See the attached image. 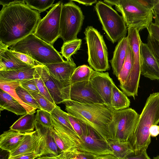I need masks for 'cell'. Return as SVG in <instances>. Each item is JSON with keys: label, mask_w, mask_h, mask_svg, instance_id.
Here are the masks:
<instances>
[{"label": "cell", "mask_w": 159, "mask_h": 159, "mask_svg": "<svg viewBox=\"0 0 159 159\" xmlns=\"http://www.w3.org/2000/svg\"><path fill=\"white\" fill-rule=\"evenodd\" d=\"M59 1L52 7L39 21L34 33L46 43L53 45L60 37V23L62 6Z\"/></svg>", "instance_id": "cell-11"}, {"label": "cell", "mask_w": 159, "mask_h": 159, "mask_svg": "<svg viewBox=\"0 0 159 159\" xmlns=\"http://www.w3.org/2000/svg\"><path fill=\"white\" fill-rule=\"evenodd\" d=\"M35 130L25 134L22 141L14 150L10 152L9 159L29 152H35L46 155V144L44 137L35 125Z\"/></svg>", "instance_id": "cell-15"}, {"label": "cell", "mask_w": 159, "mask_h": 159, "mask_svg": "<svg viewBox=\"0 0 159 159\" xmlns=\"http://www.w3.org/2000/svg\"><path fill=\"white\" fill-rule=\"evenodd\" d=\"M84 18L81 8L72 0L63 4L60 19V38L64 43L77 38Z\"/></svg>", "instance_id": "cell-9"}, {"label": "cell", "mask_w": 159, "mask_h": 159, "mask_svg": "<svg viewBox=\"0 0 159 159\" xmlns=\"http://www.w3.org/2000/svg\"><path fill=\"white\" fill-rule=\"evenodd\" d=\"M10 49L26 54L40 64L45 65L65 61L53 45L41 39L34 33L13 44Z\"/></svg>", "instance_id": "cell-4"}, {"label": "cell", "mask_w": 159, "mask_h": 159, "mask_svg": "<svg viewBox=\"0 0 159 159\" xmlns=\"http://www.w3.org/2000/svg\"><path fill=\"white\" fill-rule=\"evenodd\" d=\"M104 2L115 6L120 12L127 27H134L139 31L147 29L152 22V11L142 6L137 0H105Z\"/></svg>", "instance_id": "cell-5"}, {"label": "cell", "mask_w": 159, "mask_h": 159, "mask_svg": "<svg viewBox=\"0 0 159 159\" xmlns=\"http://www.w3.org/2000/svg\"><path fill=\"white\" fill-rule=\"evenodd\" d=\"M34 79L39 93L52 103L56 105L55 104L44 83L37 73L36 70L34 75Z\"/></svg>", "instance_id": "cell-40"}, {"label": "cell", "mask_w": 159, "mask_h": 159, "mask_svg": "<svg viewBox=\"0 0 159 159\" xmlns=\"http://www.w3.org/2000/svg\"><path fill=\"white\" fill-rule=\"evenodd\" d=\"M87 46L88 61L95 71L102 72L109 70L107 48L103 36L92 26L84 32Z\"/></svg>", "instance_id": "cell-7"}, {"label": "cell", "mask_w": 159, "mask_h": 159, "mask_svg": "<svg viewBox=\"0 0 159 159\" xmlns=\"http://www.w3.org/2000/svg\"><path fill=\"white\" fill-rule=\"evenodd\" d=\"M129 45L127 37L122 39L118 42L113 52V57L109 61L111 64L113 74L117 78L124 63Z\"/></svg>", "instance_id": "cell-19"}, {"label": "cell", "mask_w": 159, "mask_h": 159, "mask_svg": "<svg viewBox=\"0 0 159 159\" xmlns=\"http://www.w3.org/2000/svg\"><path fill=\"white\" fill-rule=\"evenodd\" d=\"M159 123V93H151L140 115L136 126L128 141L134 152L147 150L151 142L150 129Z\"/></svg>", "instance_id": "cell-3"}, {"label": "cell", "mask_w": 159, "mask_h": 159, "mask_svg": "<svg viewBox=\"0 0 159 159\" xmlns=\"http://www.w3.org/2000/svg\"><path fill=\"white\" fill-rule=\"evenodd\" d=\"M26 5L30 8L38 10L40 13L45 11L53 6L54 0H25Z\"/></svg>", "instance_id": "cell-37"}, {"label": "cell", "mask_w": 159, "mask_h": 159, "mask_svg": "<svg viewBox=\"0 0 159 159\" xmlns=\"http://www.w3.org/2000/svg\"><path fill=\"white\" fill-rule=\"evenodd\" d=\"M141 74L152 80H159V66L147 44L142 42L140 47Z\"/></svg>", "instance_id": "cell-17"}, {"label": "cell", "mask_w": 159, "mask_h": 159, "mask_svg": "<svg viewBox=\"0 0 159 159\" xmlns=\"http://www.w3.org/2000/svg\"><path fill=\"white\" fill-rule=\"evenodd\" d=\"M149 131L151 136L156 137L159 134V126L157 125H152L150 127Z\"/></svg>", "instance_id": "cell-49"}, {"label": "cell", "mask_w": 159, "mask_h": 159, "mask_svg": "<svg viewBox=\"0 0 159 159\" xmlns=\"http://www.w3.org/2000/svg\"><path fill=\"white\" fill-rule=\"evenodd\" d=\"M0 111L7 110L17 115L27 113L25 109L15 98L8 93L0 89Z\"/></svg>", "instance_id": "cell-24"}, {"label": "cell", "mask_w": 159, "mask_h": 159, "mask_svg": "<svg viewBox=\"0 0 159 159\" xmlns=\"http://www.w3.org/2000/svg\"><path fill=\"white\" fill-rule=\"evenodd\" d=\"M153 159H159V156H157L155 157H154Z\"/></svg>", "instance_id": "cell-54"}, {"label": "cell", "mask_w": 159, "mask_h": 159, "mask_svg": "<svg viewBox=\"0 0 159 159\" xmlns=\"http://www.w3.org/2000/svg\"><path fill=\"white\" fill-rule=\"evenodd\" d=\"M107 142L112 154L119 159H123L134 151L128 141L108 139Z\"/></svg>", "instance_id": "cell-26"}, {"label": "cell", "mask_w": 159, "mask_h": 159, "mask_svg": "<svg viewBox=\"0 0 159 159\" xmlns=\"http://www.w3.org/2000/svg\"><path fill=\"white\" fill-rule=\"evenodd\" d=\"M11 51L12 53L17 58L28 65L32 66H36L39 64L30 57L26 54Z\"/></svg>", "instance_id": "cell-43"}, {"label": "cell", "mask_w": 159, "mask_h": 159, "mask_svg": "<svg viewBox=\"0 0 159 159\" xmlns=\"http://www.w3.org/2000/svg\"><path fill=\"white\" fill-rule=\"evenodd\" d=\"M53 128L74 149L79 150L81 143L79 136L52 116Z\"/></svg>", "instance_id": "cell-23"}, {"label": "cell", "mask_w": 159, "mask_h": 159, "mask_svg": "<svg viewBox=\"0 0 159 159\" xmlns=\"http://www.w3.org/2000/svg\"><path fill=\"white\" fill-rule=\"evenodd\" d=\"M35 125L43 134L45 142L46 154L58 156L61 153L53 138L51 128L44 127L35 121Z\"/></svg>", "instance_id": "cell-29"}, {"label": "cell", "mask_w": 159, "mask_h": 159, "mask_svg": "<svg viewBox=\"0 0 159 159\" xmlns=\"http://www.w3.org/2000/svg\"><path fill=\"white\" fill-rule=\"evenodd\" d=\"M123 159H151L148 156L147 150L142 151L139 152L135 153L134 152Z\"/></svg>", "instance_id": "cell-46"}, {"label": "cell", "mask_w": 159, "mask_h": 159, "mask_svg": "<svg viewBox=\"0 0 159 159\" xmlns=\"http://www.w3.org/2000/svg\"><path fill=\"white\" fill-rule=\"evenodd\" d=\"M94 8L109 40L114 43L126 37L128 29L124 19L112 6L98 1Z\"/></svg>", "instance_id": "cell-6"}, {"label": "cell", "mask_w": 159, "mask_h": 159, "mask_svg": "<svg viewBox=\"0 0 159 159\" xmlns=\"http://www.w3.org/2000/svg\"><path fill=\"white\" fill-rule=\"evenodd\" d=\"M147 41V44L155 57L159 66V43L149 34Z\"/></svg>", "instance_id": "cell-41"}, {"label": "cell", "mask_w": 159, "mask_h": 159, "mask_svg": "<svg viewBox=\"0 0 159 159\" xmlns=\"http://www.w3.org/2000/svg\"><path fill=\"white\" fill-rule=\"evenodd\" d=\"M62 103L65 105L68 114L80 119L107 141L108 138V126L112 119L113 110L104 105L84 104L70 100L64 101Z\"/></svg>", "instance_id": "cell-2"}, {"label": "cell", "mask_w": 159, "mask_h": 159, "mask_svg": "<svg viewBox=\"0 0 159 159\" xmlns=\"http://www.w3.org/2000/svg\"><path fill=\"white\" fill-rule=\"evenodd\" d=\"M35 121L34 113H27L15 122L10 129L22 133H30L34 131L35 128Z\"/></svg>", "instance_id": "cell-25"}, {"label": "cell", "mask_w": 159, "mask_h": 159, "mask_svg": "<svg viewBox=\"0 0 159 159\" xmlns=\"http://www.w3.org/2000/svg\"><path fill=\"white\" fill-rule=\"evenodd\" d=\"M68 117L72 127L80 139L86 131L88 126L79 118L69 114Z\"/></svg>", "instance_id": "cell-38"}, {"label": "cell", "mask_w": 159, "mask_h": 159, "mask_svg": "<svg viewBox=\"0 0 159 159\" xmlns=\"http://www.w3.org/2000/svg\"><path fill=\"white\" fill-rule=\"evenodd\" d=\"M10 152L1 149L0 159H10Z\"/></svg>", "instance_id": "cell-53"}, {"label": "cell", "mask_w": 159, "mask_h": 159, "mask_svg": "<svg viewBox=\"0 0 159 159\" xmlns=\"http://www.w3.org/2000/svg\"><path fill=\"white\" fill-rule=\"evenodd\" d=\"M133 63L132 51L131 47L129 44L124 63L117 77L120 83V85L124 84L129 76L132 69Z\"/></svg>", "instance_id": "cell-31"}, {"label": "cell", "mask_w": 159, "mask_h": 159, "mask_svg": "<svg viewBox=\"0 0 159 159\" xmlns=\"http://www.w3.org/2000/svg\"><path fill=\"white\" fill-rule=\"evenodd\" d=\"M137 1L143 7L148 9L152 10L154 5V0H137Z\"/></svg>", "instance_id": "cell-48"}, {"label": "cell", "mask_w": 159, "mask_h": 159, "mask_svg": "<svg viewBox=\"0 0 159 159\" xmlns=\"http://www.w3.org/2000/svg\"><path fill=\"white\" fill-rule=\"evenodd\" d=\"M36 70L44 83L55 104L62 103L64 101L61 93L44 65L36 66Z\"/></svg>", "instance_id": "cell-20"}, {"label": "cell", "mask_w": 159, "mask_h": 159, "mask_svg": "<svg viewBox=\"0 0 159 159\" xmlns=\"http://www.w3.org/2000/svg\"><path fill=\"white\" fill-rule=\"evenodd\" d=\"M8 47L0 42V71L14 70L32 66L17 58Z\"/></svg>", "instance_id": "cell-18"}, {"label": "cell", "mask_w": 159, "mask_h": 159, "mask_svg": "<svg viewBox=\"0 0 159 159\" xmlns=\"http://www.w3.org/2000/svg\"><path fill=\"white\" fill-rule=\"evenodd\" d=\"M43 155V154L40 153L29 152L11 157L10 159H35Z\"/></svg>", "instance_id": "cell-45"}, {"label": "cell", "mask_w": 159, "mask_h": 159, "mask_svg": "<svg viewBox=\"0 0 159 159\" xmlns=\"http://www.w3.org/2000/svg\"><path fill=\"white\" fill-rule=\"evenodd\" d=\"M127 37L131 48L133 57V66L131 71L125 83L120 87L126 96L134 98L138 95L141 74L140 47L142 42L139 31L134 27L128 28Z\"/></svg>", "instance_id": "cell-8"}, {"label": "cell", "mask_w": 159, "mask_h": 159, "mask_svg": "<svg viewBox=\"0 0 159 159\" xmlns=\"http://www.w3.org/2000/svg\"><path fill=\"white\" fill-rule=\"evenodd\" d=\"M147 29L148 34L159 43V26L152 22Z\"/></svg>", "instance_id": "cell-44"}, {"label": "cell", "mask_w": 159, "mask_h": 159, "mask_svg": "<svg viewBox=\"0 0 159 159\" xmlns=\"http://www.w3.org/2000/svg\"><path fill=\"white\" fill-rule=\"evenodd\" d=\"M19 86V81L0 80V89L9 94L16 100L25 109L27 113H34L36 109L25 103L17 94L16 89Z\"/></svg>", "instance_id": "cell-27"}, {"label": "cell", "mask_w": 159, "mask_h": 159, "mask_svg": "<svg viewBox=\"0 0 159 159\" xmlns=\"http://www.w3.org/2000/svg\"><path fill=\"white\" fill-rule=\"evenodd\" d=\"M73 1L77 2L80 4H81L86 6H91L94 3H96L98 2L96 0H72Z\"/></svg>", "instance_id": "cell-50"}, {"label": "cell", "mask_w": 159, "mask_h": 159, "mask_svg": "<svg viewBox=\"0 0 159 159\" xmlns=\"http://www.w3.org/2000/svg\"><path fill=\"white\" fill-rule=\"evenodd\" d=\"M89 80L93 88L104 102L105 106L113 110L111 104V90L114 83L110 77L109 73L94 70Z\"/></svg>", "instance_id": "cell-16"}, {"label": "cell", "mask_w": 159, "mask_h": 159, "mask_svg": "<svg viewBox=\"0 0 159 159\" xmlns=\"http://www.w3.org/2000/svg\"><path fill=\"white\" fill-rule=\"evenodd\" d=\"M44 65L60 91L64 101L66 100L70 79L77 67L73 59L70 57L63 62Z\"/></svg>", "instance_id": "cell-12"}, {"label": "cell", "mask_w": 159, "mask_h": 159, "mask_svg": "<svg viewBox=\"0 0 159 159\" xmlns=\"http://www.w3.org/2000/svg\"><path fill=\"white\" fill-rule=\"evenodd\" d=\"M35 70L36 66H32L14 70L0 71V80L20 81L33 79Z\"/></svg>", "instance_id": "cell-22"}, {"label": "cell", "mask_w": 159, "mask_h": 159, "mask_svg": "<svg viewBox=\"0 0 159 159\" xmlns=\"http://www.w3.org/2000/svg\"><path fill=\"white\" fill-rule=\"evenodd\" d=\"M80 151L92 154L96 156L112 154L107 141L100 138L90 127L80 137Z\"/></svg>", "instance_id": "cell-14"}, {"label": "cell", "mask_w": 159, "mask_h": 159, "mask_svg": "<svg viewBox=\"0 0 159 159\" xmlns=\"http://www.w3.org/2000/svg\"><path fill=\"white\" fill-rule=\"evenodd\" d=\"M35 121L41 126L49 128H53L51 113L43 110L36 111Z\"/></svg>", "instance_id": "cell-36"}, {"label": "cell", "mask_w": 159, "mask_h": 159, "mask_svg": "<svg viewBox=\"0 0 159 159\" xmlns=\"http://www.w3.org/2000/svg\"><path fill=\"white\" fill-rule=\"evenodd\" d=\"M94 70L88 66L83 65L77 67L70 79V84L89 80Z\"/></svg>", "instance_id": "cell-30"}, {"label": "cell", "mask_w": 159, "mask_h": 159, "mask_svg": "<svg viewBox=\"0 0 159 159\" xmlns=\"http://www.w3.org/2000/svg\"><path fill=\"white\" fill-rule=\"evenodd\" d=\"M95 159H119L112 154H109L96 156Z\"/></svg>", "instance_id": "cell-51"}, {"label": "cell", "mask_w": 159, "mask_h": 159, "mask_svg": "<svg viewBox=\"0 0 159 159\" xmlns=\"http://www.w3.org/2000/svg\"><path fill=\"white\" fill-rule=\"evenodd\" d=\"M51 114L52 117L77 134L70 123L67 113L62 111L59 107L57 105Z\"/></svg>", "instance_id": "cell-34"}, {"label": "cell", "mask_w": 159, "mask_h": 159, "mask_svg": "<svg viewBox=\"0 0 159 159\" xmlns=\"http://www.w3.org/2000/svg\"><path fill=\"white\" fill-rule=\"evenodd\" d=\"M16 91L19 97L25 103L36 110L41 109L35 99L26 90L19 86L16 89Z\"/></svg>", "instance_id": "cell-35"}, {"label": "cell", "mask_w": 159, "mask_h": 159, "mask_svg": "<svg viewBox=\"0 0 159 159\" xmlns=\"http://www.w3.org/2000/svg\"><path fill=\"white\" fill-rule=\"evenodd\" d=\"M68 100L84 104H97L105 105L104 102L93 88L90 80L70 84Z\"/></svg>", "instance_id": "cell-13"}, {"label": "cell", "mask_w": 159, "mask_h": 159, "mask_svg": "<svg viewBox=\"0 0 159 159\" xmlns=\"http://www.w3.org/2000/svg\"><path fill=\"white\" fill-rule=\"evenodd\" d=\"M111 106L113 109L118 111L128 108L130 101L126 95L120 91L114 83L111 90Z\"/></svg>", "instance_id": "cell-28"}, {"label": "cell", "mask_w": 159, "mask_h": 159, "mask_svg": "<svg viewBox=\"0 0 159 159\" xmlns=\"http://www.w3.org/2000/svg\"><path fill=\"white\" fill-rule=\"evenodd\" d=\"M0 11V42L9 47L34 33L40 20L39 12L25 1L2 3Z\"/></svg>", "instance_id": "cell-1"}, {"label": "cell", "mask_w": 159, "mask_h": 159, "mask_svg": "<svg viewBox=\"0 0 159 159\" xmlns=\"http://www.w3.org/2000/svg\"><path fill=\"white\" fill-rule=\"evenodd\" d=\"M25 134L11 129L3 132L0 135L1 149L12 151L20 143Z\"/></svg>", "instance_id": "cell-21"}, {"label": "cell", "mask_w": 159, "mask_h": 159, "mask_svg": "<svg viewBox=\"0 0 159 159\" xmlns=\"http://www.w3.org/2000/svg\"><path fill=\"white\" fill-rule=\"evenodd\" d=\"M35 159H61L59 155L55 156L52 155H47L41 156Z\"/></svg>", "instance_id": "cell-52"}, {"label": "cell", "mask_w": 159, "mask_h": 159, "mask_svg": "<svg viewBox=\"0 0 159 159\" xmlns=\"http://www.w3.org/2000/svg\"><path fill=\"white\" fill-rule=\"evenodd\" d=\"M154 2L152 13L154 16L155 23L159 26V0H154Z\"/></svg>", "instance_id": "cell-47"}, {"label": "cell", "mask_w": 159, "mask_h": 159, "mask_svg": "<svg viewBox=\"0 0 159 159\" xmlns=\"http://www.w3.org/2000/svg\"><path fill=\"white\" fill-rule=\"evenodd\" d=\"M53 138L61 152H67L79 150L73 149L53 128H51Z\"/></svg>", "instance_id": "cell-39"}, {"label": "cell", "mask_w": 159, "mask_h": 159, "mask_svg": "<svg viewBox=\"0 0 159 159\" xmlns=\"http://www.w3.org/2000/svg\"><path fill=\"white\" fill-rule=\"evenodd\" d=\"M19 81L20 86L27 91H31L37 93H39L34 78Z\"/></svg>", "instance_id": "cell-42"}, {"label": "cell", "mask_w": 159, "mask_h": 159, "mask_svg": "<svg viewBox=\"0 0 159 159\" xmlns=\"http://www.w3.org/2000/svg\"><path fill=\"white\" fill-rule=\"evenodd\" d=\"M28 92L35 99L41 109L51 113L57 105H54L40 93L31 91Z\"/></svg>", "instance_id": "cell-33"}, {"label": "cell", "mask_w": 159, "mask_h": 159, "mask_svg": "<svg viewBox=\"0 0 159 159\" xmlns=\"http://www.w3.org/2000/svg\"><path fill=\"white\" fill-rule=\"evenodd\" d=\"M139 116L131 108L113 110L112 119L108 126V139L128 141L136 126Z\"/></svg>", "instance_id": "cell-10"}, {"label": "cell", "mask_w": 159, "mask_h": 159, "mask_svg": "<svg viewBox=\"0 0 159 159\" xmlns=\"http://www.w3.org/2000/svg\"><path fill=\"white\" fill-rule=\"evenodd\" d=\"M82 39L78 38L63 43L61 52L62 56L66 59L71 57L80 49Z\"/></svg>", "instance_id": "cell-32"}]
</instances>
